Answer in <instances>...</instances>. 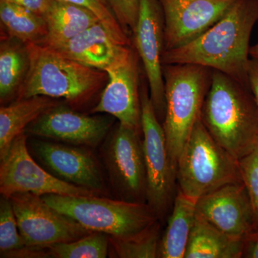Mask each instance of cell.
I'll list each match as a JSON object with an SVG mask.
<instances>
[{
	"mask_svg": "<svg viewBox=\"0 0 258 258\" xmlns=\"http://www.w3.org/2000/svg\"><path fill=\"white\" fill-rule=\"evenodd\" d=\"M257 20L258 0H236L223 17L198 39L164 51L163 66L198 64L220 71L248 86L249 40Z\"/></svg>",
	"mask_w": 258,
	"mask_h": 258,
	"instance_id": "1",
	"label": "cell"
},
{
	"mask_svg": "<svg viewBox=\"0 0 258 258\" xmlns=\"http://www.w3.org/2000/svg\"><path fill=\"white\" fill-rule=\"evenodd\" d=\"M201 119L212 138L240 161L258 144V107L248 86L212 71Z\"/></svg>",
	"mask_w": 258,
	"mask_h": 258,
	"instance_id": "2",
	"label": "cell"
},
{
	"mask_svg": "<svg viewBox=\"0 0 258 258\" xmlns=\"http://www.w3.org/2000/svg\"><path fill=\"white\" fill-rule=\"evenodd\" d=\"M25 45L30 64L18 91L19 99L43 96L79 101L96 92L106 81L105 71L71 60L50 47Z\"/></svg>",
	"mask_w": 258,
	"mask_h": 258,
	"instance_id": "3",
	"label": "cell"
},
{
	"mask_svg": "<svg viewBox=\"0 0 258 258\" xmlns=\"http://www.w3.org/2000/svg\"><path fill=\"white\" fill-rule=\"evenodd\" d=\"M166 108L162 126L174 165L201 117L212 70L193 64H164Z\"/></svg>",
	"mask_w": 258,
	"mask_h": 258,
	"instance_id": "4",
	"label": "cell"
},
{
	"mask_svg": "<svg viewBox=\"0 0 258 258\" xmlns=\"http://www.w3.org/2000/svg\"><path fill=\"white\" fill-rule=\"evenodd\" d=\"M41 198L47 205L87 230L115 238L138 235L159 220L147 203L111 200L98 195H45Z\"/></svg>",
	"mask_w": 258,
	"mask_h": 258,
	"instance_id": "5",
	"label": "cell"
},
{
	"mask_svg": "<svg viewBox=\"0 0 258 258\" xmlns=\"http://www.w3.org/2000/svg\"><path fill=\"white\" fill-rule=\"evenodd\" d=\"M179 189L198 199L227 184L243 182L239 161L215 140L198 120L176 164Z\"/></svg>",
	"mask_w": 258,
	"mask_h": 258,
	"instance_id": "6",
	"label": "cell"
},
{
	"mask_svg": "<svg viewBox=\"0 0 258 258\" xmlns=\"http://www.w3.org/2000/svg\"><path fill=\"white\" fill-rule=\"evenodd\" d=\"M141 106L147 203L158 218H162L173 205L176 196V168L169 156L162 123L146 88L141 93Z\"/></svg>",
	"mask_w": 258,
	"mask_h": 258,
	"instance_id": "7",
	"label": "cell"
},
{
	"mask_svg": "<svg viewBox=\"0 0 258 258\" xmlns=\"http://www.w3.org/2000/svg\"><path fill=\"white\" fill-rule=\"evenodd\" d=\"M141 130L118 125L103 146L112 187L120 200L147 203V171Z\"/></svg>",
	"mask_w": 258,
	"mask_h": 258,
	"instance_id": "8",
	"label": "cell"
},
{
	"mask_svg": "<svg viewBox=\"0 0 258 258\" xmlns=\"http://www.w3.org/2000/svg\"><path fill=\"white\" fill-rule=\"evenodd\" d=\"M0 192L10 198L17 193L93 196L96 191L80 187L59 179L44 169L32 157L25 132L11 144L0 164Z\"/></svg>",
	"mask_w": 258,
	"mask_h": 258,
	"instance_id": "9",
	"label": "cell"
},
{
	"mask_svg": "<svg viewBox=\"0 0 258 258\" xmlns=\"http://www.w3.org/2000/svg\"><path fill=\"white\" fill-rule=\"evenodd\" d=\"M9 198L19 232L28 246L47 247L78 240L93 232L52 208L35 194L17 193Z\"/></svg>",
	"mask_w": 258,
	"mask_h": 258,
	"instance_id": "10",
	"label": "cell"
},
{
	"mask_svg": "<svg viewBox=\"0 0 258 258\" xmlns=\"http://www.w3.org/2000/svg\"><path fill=\"white\" fill-rule=\"evenodd\" d=\"M136 50L143 63L150 98L159 120L165 113L164 16L159 0H140L137 26L132 32Z\"/></svg>",
	"mask_w": 258,
	"mask_h": 258,
	"instance_id": "11",
	"label": "cell"
},
{
	"mask_svg": "<svg viewBox=\"0 0 258 258\" xmlns=\"http://www.w3.org/2000/svg\"><path fill=\"white\" fill-rule=\"evenodd\" d=\"M164 16V51L198 39L223 17L236 0H159Z\"/></svg>",
	"mask_w": 258,
	"mask_h": 258,
	"instance_id": "12",
	"label": "cell"
},
{
	"mask_svg": "<svg viewBox=\"0 0 258 258\" xmlns=\"http://www.w3.org/2000/svg\"><path fill=\"white\" fill-rule=\"evenodd\" d=\"M28 147L30 152L55 177L99 195L104 191L101 166L86 148L39 139L29 142Z\"/></svg>",
	"mask_w": 258,
	"mask_h": 258,
	"instance_id": "13",
	"label": "cell"
},
{
	"mask_svg": "<svg viewBox=\"0 0 258 258\" xmlns=\"http://www.w3.org/2000/svg\"><path fill=\"white\" fill-rule=\"evenodd\" d=\"M108 83L93 113L113 115L119 123L142 131L137 57L132 49L105 71Z\"/></svg>",
	"mask_w": 258,
	"mask_h": 258,
	"instance_id": "14",
	"label": "cell"
},
{
	"mask_svg": "<svg viewBox=\"0 0 258 258\" xmlns=\"http://www.w3.org/2000/svg\"><path fill=\"white\" fill-rule=\"evenodd\" d=\"M196 212L218 230L244 240L256 227L252 201L243 182L222 186L197 200Z\"/></svg>",
	"mask_w": 258,
	"mask_h": 258,
	"instance_id": "15",
	"label": "cell"
},
{
	"mask_svg": "<svg viewBox=\"0 0 258 258\" xmlns=\"http://www.w3.org/2000/svg\"><path fill=\"white\" fill-rule=\"evenodd\" d=\"M111 126V120L106 117L90 116L57 105L30 123L25 132L71 145L94 148L106 138Z\"/></svg>",
	"mask_w": 258,
	"mask_h": 258,
	"instance_id": "16",
	"label": "cell"
},
{
	"mask_svg": "<svg viewBox=\"0 0 258 258\" xmlns=\"http://www.w3.org/2000/svg\"><path fill=\"white\" fill-rule=\"evenodd\" d=\"M52 49L71 60L105 71L131 48L118 41L103 24L98 23Z\"/></svg>",
	"mask_w": 258,
	"mask_h": 258,
	"instance_id": "17",
	"label": "cell"
},
{
	"mask_svg": "<svg viewBox=\"0 0 258 258\" xmlns=\"http://www.w3.org/2000/svg\"><path fill=\"white\" fill-rule=\"evenodd\" d=\"M55 98L36 96L21 98L0 108V160L9 151L13 141L30 123L57 106Z\"/></svg>",
	"mask_w": 258,
	"mask_h": 258,
	"instance_id": "18",
	"label": "cell"
},
{
	"mask_svg": "<svg viewBox=\"0 0 258 258\" xmlns=\"http://www.w3.org/2000/svg\"><path fill=\"white\" fill-rule=\"evenodd\" d=\"M47 35L42 45L60 46L95 24L101 23L96 15L83 7L54 0L45 16Z\"/></svg>",
	"mask_w": 258,
	"mask_h": 258,
	"instance_id": "19",
	"label": "cell"
},
{
	"mask_svg": "<svg viewBox=\"0 0 258 258\" xmlns=\"http://www.w3.org/2000/svg\"><path fill=\"white\" fill-rule=\"evenodd\" d=\"M197 200L177 189L164 234L161 236L158 257L184 258L190 234L196 218Z\"/></svg>",
	"mask_w": 258,
	"mask_h": 258,
	"instance_id": "20",
	"label": "cell"
},
{
	"mask_svg": "<svg viewBox=\"0 0 258 258\" xmlns=\"http://www.w3.org/2000/svg\"><path fill=\"white\" fill-rule=\"evenodd\" d=\"M244 240L227 235L196 215L184 258H240Z\"/></svg>",
	"mask_w": 258,
	"mask_h": 258,
	"instance_id": "21",
	"label": "cell"
},
{
	"mask_svg": "<svg viewBox=\"0 0 258 258\" xmlns=\"http://www.w3.org/2000/svg\"><path fill=\"white\" fill-rule=\"evenodd\" d=\"M0 20L10 37L25 45L41 44L46 37L45 19L19 5L0 1Z\"/></svg>",
	"mask_w": 258,
	"mask_h": 258,
	"instance_id": "22",
	"label": "cell"
},
{
	"mask_svg": "<svg viewBox=\"0 0 258 258\" xmlns=\"http://www.w3.org/2000/svg\"><path fill=\"white\" fill-rule=\"evenodd\" d=\"M30 64L26 45L2 42L0 46V99L8 101L18 92L26 77Z\"/></svg>",
	"mask_w": 258,
	"mask_h": 258,
	"instance_id": "23",
	"label": "cell"
},
{
	"mask_svg": "<svg viewBox=\"0 0 258 258\" xmlns=\"http://www.w3.org/2000/svg\"><path fill=\"white\" fill-rule=\"evenodd\" d=\"M160 239V226L158 221L133 237L119 239L109 236L108 255L118 258L158 257Z\"/></svg>",
	"mask_w": 258,
	"mask_h": 258,
	"instance_id": "24",
	"label": "cell"
},
{
	"mask_svg": "<svg viewBox=\"0 0 258 258\" xmlns=\"http://www.w3.org/2000/svg\"><path fill=\"white\" fill-rule=\"evenodd\" d=\"M50 257L105 258L109 254V235L93 232L71 241L47 246Z\"/></svg>",
	"mask_w": 258,
	"mask_h": 258,
	"instance_id": "25",
	"label": "cell"
},
{
	"mask_svg": "<svg viewBox=\"0 0 258 258\" xmlns=\"http://www.w3.org/2000/svg\"><path fill=\"white\" fill-rule=\"evenodd\" d=\"M19 232L18 222L10 198L2 196L0 200V254H8L27 247Z\"/></svg>",
	"mask_w": 258,
	"mask_h": 258,
	"instance_id": "26",
	"label": "cell"
},
{
	"mask_svg": "<svg viewBox=\"0 0 258 258\" xmlns=\"http://www.w3.org/2000/svg\"><path fill=\"white\" fill-rule=\"evenodd\" d=\"M59 1L79 5L89 10L96 15L103 26L111 32L118 41L127 46L130 45L128 34L122 28L121 25L112 13L111 10L102 0H59Z\"/></svg>",
	"mask_w": 258,
	"mask_h": 258,
	"instance_id": "27",
	"label": "cell"
},
{
	"mask_svg": "<svg viewBox=\"0 0 258 258\" xmlns=\"http://www.w3.org/2000/svg\"><path fill=\"white\" fill-rule=\"evenodd\" d=\"M242 181L253 206L256 227L258 226V144L253 150L239 161Z\"/></svg>",
	"mask_w": 258,
	"mask_h": 258,
	"instance_id": "28",
	"label": "cell"
},
{
	"mask_svg": "<svg viewBox=\"0 0 258 258\" xmlns=\"http://www.w3.org/2000/svg\"><path fill=\"white\" fill-rule=\"evenodd\" d=\"M124 31L133 32L138 20L140 0H102Z\"/></svg>",
	"mask_w": 258,
	"mask_h": 258,
	"instance_id": "29",
	"label": "cell"
},
{
	"mask_svg": "<svg viewBox=\"0 0 258 258\" xmlns=\"http://www.w3.org/2000/svg\"><path fill=\"white\" fill-rule=\"evenodd\" d=\"M13 3L45 18L54 0H0Z\"/></svg>",
	"mask_w": 258,
	"mask_h": 258,
	"instance_id": "30",
	"label": "cell"
},
{
	"mask_svg": "<svg viewBox=\"0 0 258 258\" xmlns=\"http://www.w3.org/2000/svg\"><path fill=\"white\" fill-rule=\"evenodd\" d=\"M247 83L258 107V59H249L247 71Z\"/></svg>",
	"mask_w": 258,
	"mask_h": 258,
	"instance_id": "31",
	"label": "cell"
},
{
	"mask_svg": "<svg viewBox=\"0 0 258 258\" xmlns=\"http://www.w3.org/2000/svg\"><path fill=\"white\" fill-rule=\"evenodd\" d=\"M242 257L258 258V226L244 238Z\"/></svg>",
	"mask_w": 258,
	"mask_h": 258,
	"instance_id": "32",
	"label": "cell"
},
{
	"mask_svg": "<svg viewBox=\"0 0 258 258\" xmlns=\"http://www.w3.org/2000/svg\"><path fill=\"white\" fill-rule=\"evenodd\" d=\"M249 55L251 56V57L258 59V42L253 46L250 47Z\"/></svg>",
	"mask_w": 258,
	"mask_h": 258,
	"instance_id": "33",
	"label": "cell"
}]
</instances>
